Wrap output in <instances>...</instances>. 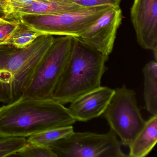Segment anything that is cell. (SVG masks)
Returning a JSON list of instances; mask_svg holds the SVG:
<instances>
[{
  "label": "cell",
  "mask_w": 157,
  "mask_h": 157,
  "mask_svg": "<svg viewBox=\"0 0 157 157\" xmlns=\"http://www.w3.org/2000/svg\"><path fill=\"white\" fill-rule=\"evenodd\" d=\"M20 24L17 20L9 21L7 23L0 25V46L16 29Z\"/></svg>",
  "instance_id": "obj_18"
},
{
  "label": "cell",
  "mask_w": 157,
  "mask_h": 157,
  "mask_svg": "<svg viewBox=\"0 0 157 157\" xmlns=\"http://www.w3.org/2000/svg\"><path fill=\"white\" fill-rule=\"evenodd\" d=\"M0 13H4V12H3V10L1 9V8H0Z\"/></svg>",
  "instance_id": "obj_22"
},
{
  "label": "cell",
  "mask_w": 157,
  "mask_h": 157,
  "mask_svg": "<svg viewBox=\"0 0 157 157\" xmlns=\"http://www.w3.org/2000/svg\"><path fill=\"white\" fill-rule=\"evenodd\" d=\"M10 157H56L49 147L28 142Z\"/></svg>",
  "instance_id": "obj_16"
},
{
  "label": "cell",
  "mask_w": 157,
  "mask_h": 157,
  "mask_svg": "<svg viewBox=\"0 0 157 157\" xmlns=\"http://www.w3.org/2000/svg\"><path fill=\"white\" fill-rule=\"evenodd\" d=\"M112 7L101 6L55 14H28L17 18L21 23L42 35L78 37Z\"/></svg>",
  "instance_id": "obj_5"
},
{
  "label": "cell",
  "mask_w": 157,
  "mask_h": 157,
  "mask_svg": "<svg viewBox=\"0 0 157 157\" xmlns=\"http://www.w3.org/2000/svg\"><path fill=\"white\" fill-rule=\"evenodd\" d=\"M122 20L120 7H111L81 35L74 38L109 57Z\"/></svg>",
  "instance_id": "obj_8"
},
{
  "label": "cell",
  "mask_w": 157,
  "mask_h": 157,
  "mask_svg": "<svg viewBox=\"0 0 157 157\" xmlns=\"http://www.w3.org/2000/svg\"><path fill=\"white\" fill-rule=\"evenodd\" d=\"M74 132L72 125L55 128L36 133L28 137L29 143L48 147L54 142L67 136Z\"/></svg>",
  "instance_id": "obj_13"
},
{
  "label": "cell",
  "mask_w": 157,
  "mask_h": 157,
  "mask_svg": "<svg viewBox=\"0 0 157 157\" xmlns=\"http://www.w3.org/2000/svg\"><path fill=\"white\" fill-rule=\"evenodd\" d=\"M41 36L42 35L38 32L22 24L20 22L16 29L2 43L1 45H10L15 48H22L33 43Z\"/></svg>",
  "instance_id": "obj_14"
},
{
  "label": "cell",
  "mask_w": 157,
  "mask_h": 157,
  "mask_svg": "<svg viewBox=\"0 0 157 157\" xmlns=\"http://www.w3.org/2000/svg\"><path fill=\"white\" fill-rule=\"evenodd\" d=\"M76 122L68 108L53 98L21 96L0 107V137H28Z\"/></svg>",
  "instance_id": "obj_1"
},
{
  "label": "cell",
  "mask_w": 157,
  "mask_h": 157,
  "mask_svg": "<svg viewBox=\"0 0 157 157\" xmlns=\"http://www.w3.org/2000/svg\"><path fill=\"white\" fill-rule=\"evenodd\" d=\"M9 21H8L6 19L0 17V25H2L4 24L5 23H7Z\"/></svg>",
  "instance_id": "obj_21"
},
{
  "label": "cell",
  "mask_w": 157,
  "mask_h": 157,
  "mask_svg": "<svg viewBox=\"0 0 157 157\" xmlns=\"http://www.w3.org/2000/svg\"><path fill=\"white\" fill-rule=\"evenodd\" d=\"M113 130L104 134L73 132L49 146L56 157H126Z\"/></svg>",
  "instance_id": "obj_7"
},
{
  "label": "cell",
  "mask_w": 157,
  "mask_h": 157,
  "mask_svg": "<svg viewBox=\"0 0 157 157\" xmlns=\"http://www.w3.org/2000/svg\"><path fill=\"white\" fill-rule=\"evenodd\" d=\"M114 91L101 86L75 99L68 108L76 121L88 122L103 115Z\"/></svg>",
  "instance_id": "obj_10"
},
{
  "label": "cell",
  "mask_w": 157,
  "mask_h": 157,
  "mask_svg": "<svg viewBox=\"0 0 157 157\" xmlns=\"http://www.w3.org/2000/svg\"><path fill=\"white\" fill-rule=\"evenodd\" d=\"M115 91L103 114L110 127L120 139L122 145L128 147L145 126L146 121L138 105L134 90L123 84Z\"/></svg>",
  "instance_id": "obj_6"
},
{
  "label": "cell",
  "mask_w": 157,
  "mask_h": 157,
  "mask_svg": "<svg viewBox=\"0 0 157 157\" xmlns=\"http://www.w3.org/2000/svg\"><path fill=\"white\" fill-rule=\"evenodd\" d=\"M54 38L41 36L22 48L0 46V103H10L22 96Z\"/></svg>",
  "instance_id": "obj_2"
},
{
  "label": "cell",
  "mask_w": 157,
  "mask_h": 157,
  "mask_svg": "<svg viewBox=\"0 0 157 157\" xmlns=\"http://www.w3.org/2000/svg\"><path fill=\"white\" fill-rule=\"evenodd\" d=\"M157 142V115L146 121L145 126L128 146V157H144L147 156Z\"/></svg>",
  "instance_id": "obj_11"
},
{
  "label": "cell",
  "mask_w": 157,
  "mask_h": 157,
  "mask_svg": "<svg viewBox=\"0 0 157 157\" xmlns=\"http://www.w3.org/2000/svg\"><path fill=\"white\" fill-rule=\"evenodd\" d=\"M35 1V0H10L12 9V14L10 16L17 12L30 6Z\"/></svg>",
  "instance_id": "obj_19"
},
{
  "label": "cell",
  "mask_w": 157,
  "mask_h": 157,
  "mask_svg": "<svg viewBox=\"0 0 157 157\" xmlns=\"http://www.w3.org/2000/svg\"><path fill=\"white\" fill-rule=\"evenodd\" d=\"M28 143L26 138L23 137L0 138V157H10Z\"/></svg>",
  "instance_id": "obj_15"
},
{
  "label": "cell",
  "mask_w": 157,
  "mask_h": 157,
  "mask_svg": "<svg viewBox=\"0 0 157 157\" xmlns=\"http://www.w3.org/2000/svg\"><path fill=\"white\" fill-rule=\"evenodd\" d=\"M84 9L104 6L120 7L121 0H67Z\"/></svg>",
  "instance_id": "obj_17"
},
{
  "label": "cell",
  "mask_w": 157,
  "mask_h": 157,
  "mask_svg": "<svg viewBox=\"0 0 157 157\" xmlns=\"http://www.w3.org/2000/svg\"><path fill=\"white\" fill-rule=\"evenodd\" d=\"M74 38L66 68L52 98L63 105L101 87L108 57Z\"/></svg>",
  "instance_id": "obj_3"
},
{
  "label": "cell",
  "mask_w": 157,
  "mask_h": 157,
  "mask_svg": "<svg viewBox=\"0 0 157 157\" xmlns=\"http://www.w3.org/2000/svg\"><path fill=\"white\" fill-rule=\"evenodd\" d=\"M72 36L55 37L36 69L22 97L52 98L66 68L73 47Z\"/></svg>",
  "instance_id": "obj_4"
},
{
  "label": "cell",
  "mask_w": 157,
  "mask_h": 157,
  "mask_svg": "<svg viewBox=\"0 0 157 157\" xmlns=\"http://www.w3.org/2000/svg\"><path fill=\"white\" fill-rule=\"evenodd\" d=\"M0 8L3 10L5 14V19L12 14V9L10 0H0Z\"/></svg>",
  "instance_id": "obj_20"
},
{
  "label": "cell",
  "mask_w": 157,
  "mask_h": 157,
  "mask_svg": "<svg viewBox=\"0 0 157 157\" xmlns=\"http://www.w3.org/2000/svg\"><path fill=\"white\" fill-rule=\"evenodd\" d=\"M145 109L151 115H157V63L148 62L143 68Z\"/></svg>",
  "instance_id": "obj_12"
},
{
  "label": "cell",
  "mask_w": 157,
  "mask_h": 157,
  "mask_svg": "<svg viewBox=\"0 0 157 157\" xmlns=\"http://www.w3.org/2000/svg\"><path fill=\"white\" fill-rule=\"evenodd\" d=\"M130 17L140 46L157 50V0H134Z\"/></svg>",
  "instance_id": "obj_9"
},
{
  "label": "cell",
  "mask_w": 157,
  "mask_h": 157,
  "mask_svg": "<svg viewBox=\"0 0 157 157\" xmlns=\"http://www.w3.org/2000/svg\"><path fill=\"white\" fill-rule=\"evenodd\" d=\"M0 138H1V137H0Z\"/></svg>",
  "instance_id": "obj_23"
}]
</instances>
